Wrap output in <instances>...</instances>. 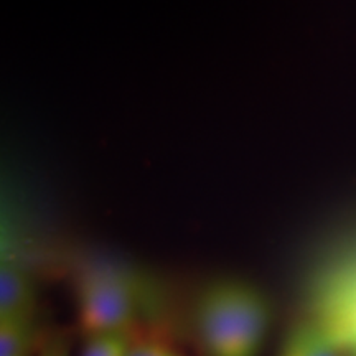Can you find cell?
I'll return each instance as SVG.
<instances>
[{
    "label": "cell",
    "mask_w": 356,
    "mask_h": 356,
    "mask_svg": "<svg viewBox=\"0 0 356 356\" xmlns=\"http://www.w3.org/2000/svg\"><path fill=\"white\" fill-rule=\"evenodd\" d=\"M136 317V291L126 275L99 270L83 280L79 320L89 337L129 330Z\"/></svg>",
    "instance_id": "obj_1"
},
{
    "label": "cell",
    "mask_w": 356,
    "mask_h": 356,
    "mask_svg": "<svg viewBox=\"0 0 356 356\" xmlns=\"http://www.w3.org/2000/svg\"><path fill=\"white\" fill-rule=\"evenodd\" d=\"M238 282L208 287L198 299L195 323L208 356H239Z\"/></svg>",
    "instance_id": "obj_2"
},
{
    "label": "cell",
    "mask_w": 356,
    "mask_h": 356,
    "mask_svg": "<svg viewBox=\"0 0 356 356\" xmlns=\"http://www.w3.org/2000/svg\"><path fill=\"white\" fill-rule=\"evenodd\" d=\"M270 312L256 289L238 286V348L239 356H257L264 345Z\"/></svg>",
    "instance_id": "obj_3"
},
{
    "label": "cell",
    "mask_w": 356,
    "mask_h": 356,
    "mask_svg": "<svg viewBox=\"0 0 356 356\" xmlns=\"http://www.w3.org/2000/svg\"><path fill=\"white\" fill-rule=\"evenodd\" d=\"M33 314V287L29 274L12 257L0 266V318H29Z\"/></svg>",
    "instance_id": "obj_4"
},
{
    "label": "cell",
    "mask_w": 356,
    "mask_h": 356,
    "mask_svg": "<svg viewBox=\"0 0 356 356\" xmlns=\"http://www.w3.org/2000/svg\"><path fill=\"white\" fill-rule=\"evenodd\" d=\"M280 356H353L351 351H346L345 345L328 335L325 330L317 327L305 325L297 328L287 338Z\"/></svg>",
    "instance_id": "obj_5"
},
{
    "label": "cell",
    "mask_w": 356,
    "mask_h": 356,
    "mask_svg": "<svg viewBox=\"0 0 356 356\" xmlns=\"http://www.w3.org/2000/svg\"><path fill=\"white\" fill-rule=\"evenodd\" d=\"M32 320L0 318V356H20L30 353Z\"/></svg>",
    "instance_id": "obj_6"
},
{
    "label": "cell",
    "mask_w": 356,
    "mask_h": 356,
    "mask_svg": "<svg viewBox=\"0 0 356 356\" xmlns=\"http://www.w3.org/2000/svg\"><path fill=\"white\" fill-rule=\"evenodd\" d=\"M131 343L129 332H111L89 338L81 356H126Z\"/></svg>",
    "instance_id": "obj_7"
},
{
    "label": "cell",
    "mask_w": 356,
    "mask_h": 356,
    "mask_svg": "<svg viewBox=\"0 0 356 356\" xmlns=\"http://www.w3.org/2000/svg\"><path fill=\"white\" fill-rule=\"evenodd\" d=\"M126 356H185L180 351L173 348L170 343L160 340V338H140V340H131Z\"/></svg>",
    "instance_id": "obj_8"
},
{
    "label": "cell",
    "mask_w": 356,
    "mask_h": 356,
    "mask_svg": "<svg viewBox=\"0 0 356 356\" xmlns=\"http://www.w3.org/2000/svg\"><path fill=\"white\" fill-rule=\"evenodd\" d=\"M42 356H70L68 346H66L65 340H61V338H55V340H51L50 343L44 345Z\"/></svg>",
    "instance_id": "obj_9"
},
{
    "label": "cell",
    "mask_w": 356,
    "mask_h": 356,
    "mask_svg": "<svg viewBox=\"0 0 356 356\" xmlns=\"http://www.w3.org/2000/svg\"><path fill=\"white\" fill-rule=\"evenodd\" d=\"M350 346V351H351V355L353 356H356V341L355 343H351V345H348Z\"/></svg>",
    "instance_id": "obj_10"
},
{
    "label": "cell",
    "mask_w": 356,
    "mask_h": 356,
    "mask_svg": "<svg viewBox=\"0 0 356 356\" xmlns=\"http://www.w3.org/2000/svg\"><path fill=\"white\" fill-rule=\"evenodd\" d=\"M20 356H30V353H26V355H20Z\"/></svg>",
    "instance_id": "obj_11"
}]
</instances>
